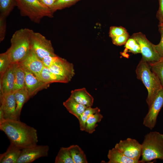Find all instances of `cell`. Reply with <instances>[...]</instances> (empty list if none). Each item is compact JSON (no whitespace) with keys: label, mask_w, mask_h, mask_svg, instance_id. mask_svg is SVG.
<instances>
[{"label":"cell","mask_w":163,"mask_h":163,"mask_svg":"<svg viewBox=\"0 0 163 163\" xmlns=\"http://www.w3.org/2000/svg\"><path fill=\"white\" fill-rule=\"evenodd\" d=\"M42 81L50 84L53 82L67 83L69 82L64 78L52 72L49 69L44 66L42 71L36 75Z\"/></svg>","instance_id":"ac0fdd59"},{"label":"cell","mask_w":163,"mask_h":163,"mask_svg":"<svg viewBox=\"0 0 163 163\" xmlns=\"http://www.w3.org/2000/svg\"><path fill=\"white\" fill-rule=\"evenodd\" d=\"M6 18L0 15V41L5 39L6 29Z\"/></svg>","instance_id":"d6a6232c"},{"label":"cell","mask_w":163,"mask_h":163,"mask_svg":"<svg viewBox=\"0 0 163 163\" xmlns=\"http://www.w3.org/2000/svg\"><path fill=\"white\" fill-rule=\"evenodd\" d=\"M0 129L7 135L11 143L20 148L37 145V130L20 120H6L0 124Z\"/></svg>","instance_id":"6da1fadb"},{"label":"cell","mask_w":163,"mask_h":163,"mask_svg":"<svg viewBox=\"0 0 163 163\" xmlns=\"http://www.w3.org/2000/svg\"><path fill=\"white\" fill-rule=\"evenodd\" d=\"M22 67L37 75L42 71L44 66L43 62L31 50L25 59L19 63Z\"/></svg>","instance_id":"9a60e30c"},{"label":"cell","mask_w":163,"mask_h":163,"mask_svg":"<svg viewBox=\"0 0 163 163\" xmlns=\"http://www.w3.org/2000/svg\"><path fill=\"white\" fill-rule=\"evenodd\" d=\"M107 157L109 159L108 163H140V160L127 157L115 147L109 150Z\"/></svg>","instance_id":"d6986e66"},{"label":"cell","mask_w":163,"mask_h":163,"mask_svg":"<svg viewBox=\"0 0 163 163\" xmlns=\"http://www.w3.org/2000/svg\"><path fill=\"white\" fill-rule=\"evenodd\" d=\"M142 159L140 163L160 159L163 161V134L151 132L144 137L142 144Z\"/></svg>","instance_id":"277c9868"},{"label":"cell","mask_w":163,"mask_h":163,"mask_svg":"<svg viewBox=\"0 0 163 163\" xmlns=\"http://www.w3.org/2000/svg\"><path fill=\"white\" fill-rule=\"evenodd\" d=\"M16 103V115L17 119L20 120V117L22 108L30 97L24 87L14 91Z\"/></svg>","instance_id":"ffe728a7"},{"label":"cell","mask_w":163,"mask_h":163,"mask_svg":"<svg viewBox=\"0 0 163 163\" xmlns=\"http://www.w3.org/2000/svg\"><path fill=\"white\" fill-rule=\"evenodd\" d=\"M16 6V0H0V15L7 18Z\"/></svg>","instance_id":"d4e9b609"},{"label":"cell","mask_w":163,"mask_h":163,"mask_svg":"<svg viewBox=\"0 0 163 163\" xmlns=\"http://www.w3.org/2000/svg\"><path fill=\"white\" fill-rule=\"evenodd\" d=\"M103 118V116L100 112L91 115L86 121L85 131L90 134L93 133L98 126L97 123L100 122Z\"/></svg>","instance_id":"cb8c5ba5"},{"label":"cell","mask_w":163,"mask_h":163,"mask_svg":"<svg viewBox=\"0 0 163 163\" xmlns=\"http://www.w3.org/2000/svg\"><path fill=\"white\" fill-rule=\"evenodd\" d=\"M159 27L160 31H163V23H160Z\"/></svg>","instance_id":"60d3db41"},{"label":"cell","mask_w":163,"mask_h":163,"mask_svg":"<svg viewBox=\"0 0 163 163\" xmlns=\"http://www.w3.org/2000/svg\"></svg>","instance_id":"b9f144b4"},{"label":"cell","mask_w":163,"mask_h":163,"mask_svg":"<svg viewBox=\"0 0 163 163\" xmlns=\"http://www.w3.org/2000/svg\"><path fill=\"white\" fill-rule=\"evenodd\" d=\"M129 51L134 54L141 53L140 46L137 41L134 46Z\"/></svg>","instance_id":"f35d334b"},{"label":"cell","mask_w":163,"mask_h":163,"mask_svg":"<svg viewBox=\"0 0 163 163\" xmlns=\"http://www.w3.org/2000/svg\"><path fill=\"white\" fill-rule=\"evenodd\" d=\"M80 0H57L55 1L50 9L52 12L69 7Z\"/></svg>","instance_id":"f1b7e54d"},{"label":"cell","mask_w":163,"mask_h":163,"mask_svg":"<svg viewBox=\"0 0 163 163\" xmlns=\"http://www.w3.org/2000/svg\"><path fill=\"white\" fill-rule=\"evenodd\" d=\"M49 147L47 145H37L22 149L17 163H30L42 157L48 156Z\"/></svg>","instance_id":"30bf717a"},{"label":"cell","mask_w":163,"mask_h":163,"mask_svg":"<svg viewBox=\"0 0 163 163\" xmlns=\"http://www.w3.org/2000/svg\"><path fill=\"white\" fill-rule=\"evenodd\" d=\"M57 55L56 56H48L44 58L42 60L44 66L49 67L53 63Z\"/></svg>","instance_id":"e575fe53"},{"label":"cell","mask_w":163,"mask_h":163,"mask_svg":"<svg viewBox=\"0 0 163 163\" xmlns=\"http://www.w3.org/2000/svg\"><path fill=\"white\" fill-rule=\"evenodd\" d=\"M163 107V88L156 95L144 118L143 124L151 130L155 127L158 115Z\"/></svg>","instance_id":"9c48e42d"},{"label":"cell","mask_w":163,"mask_h":163,"mask_svg":"<svg viewBox=\"0 0 163 163\" xmlns=\"http://www.w3.org/2000/svg\"><path fill=\"white\" fill-rule=\"evenodd\" d=\"M55 163H74L68 147L60 149L55 158Z\"/></svg>","instance_id":"4316f807"},{"label":"cell","mask_w":163,"mask_h":163,"mask_svg":"<svg viewBox=\"0 0 163 163\" xmlns=\"http://www.w3.org/2000/svg\"><path fill=\"white\" fill-rule=\"evenodd\" d=\"M129 35L127 32L121 35L113 37L112 40L113 43L117 46H122L125 45L129 39Z\"/></svg>","instance_id":"1f68e13d"},{"label":"cell","mask_w":163,"mask_h":163,"mask_svg":"<svg viewBox=\"0 0 163 163\" xmlns=\"http://www.w3.org/2000/svg\"><path fill=\"white\" fill-rule=\"evenodd\" d=\"M14 64V83L13 91L24 87L25 76L24 69L21 64Z\"/></svg>","instance_id":"7402d4cb"},{"label":"cell","mask_w":163,"mask_h":163,"mask_svg":"<svg viewBox=\"0 0 163 163\" xmlns=\"http://www.w3.org/2000/svg\"><path fill=\"white\" fill-rule=\"evenodd\" d=\"M12 64L6 52L0 54V75L1 77Z\"/></svg>","instance_id":"f546056e"},{"label":"cell","mask_w":163,"mask_h":163,"mask_svg":"<svg viewBox=\"0 0 163 163\" xmlns=\"http://www.w3.org/2000/svg\"><path fill=\"white\" fill-rule=\"evenodd\" d=\"M21 15L27 17L32 22L39 23L44 17L52 18L53 13L39 0H16Z\"/></svg>","instance_id":"5b68a950"},{"label":"cell","mask_w":163,"mask_h":163,"mask_svg":"<svg viewBox=\"0 0 163 163\" xmlns=\"http://www.w3.org/2000/svg\"><path fill=\"white\" fill-rule=\"evenodd\" d=\"M31 49L41 60L48 56H56L50 40L38 32L31 30L30 36Z\"/></svg>","instance_id":"8992f818"},{"label":"cell","mask_w":163,"mask_h":163,"mask_svg":"<svg viewBox=\"0 0 163 163\" xmlns=\"http://www.w3.org/2000/svg\"><path fill=\"white\" fill-rule=\"evenodd\" d=\"M137 41L133 38L131 37L129 38L125 44V49L123 52L121 53V55L124 57H128L126 53L131 49L135 46Z\"/></svg>","instance_id":"836d02e7"},{"label":"cell","mask_w":163,"mask_h":163,"mask_svg":"<svg viewBox=\"0 0 163 163\" xmlns=\"http://www.w3.org/2000/svg\"><path fill=\"white\" fill-rule=\"evenodd\" d=\"M132 37L139 44L142 58L148 62L159 60L161 57L156 50L154 44L149 41L145 35L141 32L135 33Z\"/></svg>","instance_id":"52a82bcc"},{"label":"cell","mask_w":163,"mask_h":163,"mask_svg":"<svg viewBox=\"0 0 163 163\" xmlns=\"http://www.w3.org/2000/svg\"><path fill=\"white\" fill-rule=\"evenodd\" d=\"M125 28L122 27L111 26L109 32V36L112 38L123 35L127 32Z\"/></svg>","instance_id":"4dcf8cb0"},{"label":"cell","mask_w":163,"mask_h":163,"mask_svg":"<svg viewBox=\"0 0 163 163\" xmlns=\"http://www.w3.org/2000/svg\"><path fill=\"white\" fill-rule=\"evenodd\" d=\"M136 72L137 78L142 82L147 90L146 101L149 107L163 87L158 76L151 70L148 63L142 58L138 64Z\"/></svg>","instance_id":"3957f363"},{"label":"cell","mask_w":163,"mask_h":163,"mask_svg":"<svg viewBox=\"0 0 163 163\" xmlns=\"http://www.w3.org/2000/svg\"><path fill=\"white\" fill-rule=\"evenodd\" d=\"M148 63L151 70L158 76L163 87V57L157 61Z\"/></svg>","instance_id":"83f0119b"},{"label":"cell","mask_w":163,"mask_h":163,"mask_svg":"<svg viewBox=\"0 0 163 163\" xmlns=\"http://www.w3.org/2000/svg\"><path fill=\"white\" fill-rule=\"evenodd\" d=\"M159 8L157 16L160 23H163V0H158Z\"/></svg>","instance_id":"8d00e7d4"},{"label":"cell","mask_w":163,"mask_h":163,"mask_svg":"<svg viewBox=\"0 0 163 163\" xmlns=\"http://www.w3.org/2000/svg\"><path fill=\"white\" fill-rule=\"evenodd\" d=\"M32 30L21 28L16 31L11 39V46L6 52L12 64L20 63L31 50L30 33Z\"/></svg>","instance_id":"7a4b0ae2"},{"label":"cell","mask_w":163,"mask_h":163,"mask_svg":"<svg viewBox=\"0 0 163 163\" xmlns=\"http://www.w3.org/2000/svg\"><path fill=\"white\" fill-rule=\"evenodd\" d=\"M45 6L50 9L56 1L55 0H39Z\"/></svg>","instance_id":"74e56055"},{"label":"cell","mask_w":163,"mask_h":163,"mask_svg":"<svg viewBox=\"0 0 163 163\" xmlns=\"http://www.w3.org/2000/svg\"><path fill=\"white\" fill-rule=\"evenodd\" d=\"M22 149L14 144H10L6 151L0 155V163H17Z\"/></svg>","instance_id":"e0dca14e"},{"label":"cell","mask_w":163,"mask_h":163,"mask_svg":"<svg viewBox=\"0 0 163 163\" xmlns=\"http://www.w3.org/2000/svg\"><path fill=\"white\" fill-rule=\"evenodd\" d=\"M68 148L74 163H88L85 153L78 145H72Z\"/></svg>","instance_id":"603a6c76"},{"label":"cell","mask_w":163,"mask_h":163,"mask_svg":"<svg viewBox=\"0 0 163 163\" xmlns=\"http://www.w3.org/2000/svg\"><path fill=\"white\" fill-rule=\"evenodd\" d=\"M70 97L87 107H91L93 104V97L88 92L85 88L72 91Z\"/></svg>","instance_id":"2e32d148"},{"label":"cell","mask_w":163,"mask_h":163,"mask_svg":"<svg viewBox=\"0 0 163 163\" xmlns=\"http://www.w3.org/2000/svg\"><path fill=\"white\" fill-rule=\"evenodd\" d=\"M115 147L127 157L139 161L142 145L136 139L128 138L124 140H120L116 144Z\"/></svg>","instance_id":"ba28073f"},{"label":"cell","mask_w":163,"mask_h":163,"mask_svg":"<svg viewBox=\"0 0 163 163\" xmlns=\"http://www.w3.org/2000/svg\"><path fill=\"white\" fill-rule=\"evenodd\" d=\"M23 69L25 74L24 88L30 98L34 96L39 91L49 87L50 84L42 81L34 74Z\"/></svg>","instance_id":"7c38bea8"},{"label":"cell","mask_w":163,"mask_h":163,"mask_svg":"<svg viewBox=\"0 0 163 163\" xmlns=\"http://www.w3.org/2000/svg\"><path fill=\"white\" fill-rule=\"evenodd\" d=\"M48 68L52 72L64 78L69 82L75 74L73 64L58 56Z\"/></svg>","instance_id":"8fae6325"},{"label":"cell","mask_w":163,"mask_h":163,"mask_svg":"<svg viewBox=\"0 0 163 163\" xmlns=\"http://www.w3.org/2000/svg\"><path fill=\"white\" fill-rule=\"evenodd\" d=\"M161 34V39L159 43L157 45H154L155 48L161 57H163V31H160Z\"/></svg>","instance_id":"d590c367"},{"label":"cell","mask_w":163,"mask_h":163,"mask_svg":"<svg viewBox=\"0 0 163 163\" xmlns=\"http://www.w3.org/2000/svg\"><path fill=\"white\" fill-rule=\"evenodd\" d=\"M63 104L67 110L78 119L87 107L78 103L70 97L63 102Z\"/></svg>","instance_id":"44dd1931"},{"label":"cell","mask_w":163,"mask_h":163,"mask_svg":"<svg viewBox=\"0 0 163 163\" xmlns=\"http://www.w3.org/2000/svg\"><path fill=\"white\" fill-rule=\"evenodd\" d=\"M14 92V91L4 94L0 97V108L3 111L5 120H18L16 115V103Z\"/></svg>","instance_id":"4fadbf2b"},{"label":"cell","mask_w":163,"mask_h":163,"mask_svg":"<svg viewBox=\"0 0 163 163\" xmlns=\"http://www.w3.org/2000/svg\"><path fill=\"white\" fill-rule=\"evenodd\" d=\"M14 83V64H12L0 77V97L4 94L13 91Z\"/></svg>","instance_id":"5bb4252c"},{"label":"cell","mask_w":163,"mask_h":163,"mask_svg":"<svg viewBox=\"0 0 163 163\" xmlns=\"http://www.w3.org/2000/svg\"><path fill=\"white\" fill-rule=\"evenodd\" d=\"M100 110L97 107L92 108L91 107H87L78 118L80 129L81 131H85L86 123L88 117L91 115L99 113Z\"/></svg>","instance_id":"484cf974"},{"label":"cell","mask_w":163,"mask_h":163,"mask_svg":"<svg viewBox=\"0 0 163 163\" xmlns=\"http://www.w3.org/2000/svg\"><path fill=\"white\" fill-rule=\"evenodd\" d=\"M5 121L4 113L2 109L0 108V124Z\"/></svg>","instance_id":"ab89813d"}]
</instances>
